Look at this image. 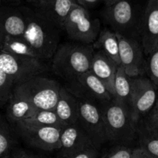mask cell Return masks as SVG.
Listing matches in <instances>:
<instances>
[{"label": "cell", "instance_id": "6da1fadb", "mask_svg": "<svg viewBox=\"0 0 158 158\" xmlns=\"http://www.w3.org/2000/svg\"><path fill=\"white\" fill-rule=\"evenodd\" d=\"M27 26L23 37L32 47L40 60L53 57L60 41V29L40 12L26 11Z\"/></svg>", "mask_w": 158, "mask_h": 158}, {"label": "cell", "instance_id": "7a4b0ae2", "mask_svg": "<svg viewBox=\"0 0 158 158\" xmlns=\"http://www.w3.org/2000/svg\"><path fill=\"white\" fill-rule=\"evenodd\" d=\"M98 105L109 142L124 145L132 143L137 134V125L133 121L129 106L114 98Z\"/></svg>", "mask_w": 158, "mask_h": 158}, {"label": "cell", "instance_id": "3957f363", "mask_svg": "<svg viewBox=\"0 0 158 158\" xmlns=\"http://www.w3.org/2000/svg\"><path fill=\"white\" fill-rule=\"evenodd\" d=\"M93 50L90 45L82 44L59 45L53 56L54 73L68 82L74 81L90 70Z\"/></svg>", "mask_w": 158, "mask_h": 158}, {"label": "cell", "instance_id": "277c9868", "mask_svg": "<svg viewBox=\"0 0 158 158\" xmlns=\"http://www.w3.org/2000/svg\"><path fill=\"white\" fill-rule=\"evenodd\" d=\"M60 88L54 79L38 75L16 85L13 92L30 102L38 110H54Z\"/></svg>", "mask_w": 158, "mask_h": 158}, {"label": "cell", "instance_id": "5b68a950", "mask_svg": "<svg viewBox=\"0 0 158 158\" xmlns=\"http://www.w3.org/2000/svg\"><path fill=\"white\" fill-rule=\"evenodd\" d=\"M47 69L44 61L0 50V70L10 77L15 85L40 75Z\"/></svg>", "mask_w": 158, "mask_h": 158}, {"label": "cell", "instance_id": "8992f818", "mask_svg": "<svg viewBox=\"0 0 158 158\" xmlns=\"http://www.w3.org/2000/svg\"><path fill=\"white\" fill-rule=\"evenodd\" d=\"M68 37L79 44H94L101 31L98 19H92L84 8L74 6L64 25Z\"/></svg>", "mask_w": 158, "mask_h": 158}, {"label": "cell", "instance_id": "52a82bcc", "mask_svg": "<svg viewBox=\"0 0 158 158\" xmlns=\"http://www.w3.org/2000/svg\"><path fill=\"white\" fill-rule=\"evenodd\" d=\"M77 123L90 137L94 146L99 149L109 142L101 108L97 102L80 98H77Z\"/></svg>", "mask_w": 158, "mask_h": 158}, {"label": "cell", "instance_id": "ba28073f", "mask_svg": "<svg viewBox=\"0 0 158 158\" xmlns=\"http://www.w3.org/2000/svg\"><path fill=\"white\" fill-rule=\"evenodd\" d=\"M13 127L23 140L33 148L45 151L60 149L62 129L36 125L24 121L17 123Z\"/></svg>", "mask_w": 158, "mask_h": 158}, {"label": "cell", "instance_id": "9c48e42d", "mask_svg": "<svg viewBox=\"0 0 158 158\" xmlns=\"http://www.w3.org/2000/svg\"><path fill=\"white\" fill-rule=\"evenodd\" d=\"M156 102V86L151 80L143 76L131 77L130 109L135 123L150 112Z\"/></svg>", "mask_w": 158, "mask_h": 158}, {"label": "cell", "instance_id": "30bf717a", "mask_svg": "<svg viewBox=\"0 0 158 158\" xmlns=\"http://www.w3.org/2000/svg\"><path fill=\"white\" fill-rule=\"evenodd\" d=\"M119 48L120 65L130 77L142 76L146 72L143 49L134 38L116 33Z\"/></svg>", "mask_w": 158, "mask_h": 158}, {"label": "cell", "instance_id": "8fae6325", "mask_svg": "<svg viewBox=\"0 0 158 158\" xmlns=\"http://www.w3.org/2000/svg\"><path fill=\"white\" fill-rule=\"evenodd\" d=\"M68 89L77 98L97 103L109 101L113 98L106 85L91 71L68 82Z\"/></svg>", "mask_w": 158, "mask_h": 158}, {"label": "cell", "instance_id": "7c38bea8", "mask_svg": "<svg viewBox=\"0 0 158 158\" xmlns=\"http://www.w3.org/2000/svg\"><path fill=\"white\" fill-rule=\"evenodd\" d=\"M106 13V19L112 30L123 36L133 38L136 27V17L130 2L127 0H119L109 6Z\"/></svg>", "mask_w": 158, "mask_h": 158}, {"label": "cell", "instance_id": "4fadbf2b", "mask_svg": "<svg viewBox=\"0 0 158 158\" xmlns=\"http://www.w3.org/2000/svg\"><path fill=\"white\" fill-rule=\"evenodd\" d=\"M91 146H94L93 143L77 123L66 126L62 129L60 134L59 158H67Z\"/></svg>", "mask_w": 158, "mask_h": 158}, {"label": "cell", "instance_id": "5bb4252c", "mask_svg": "<svg viewBox=\"0 0 158 158\" xmlns=\"http://www.w3.org/2000/svg\"><path fill=\"white\" fill-rule=\"evenodd\" d=\"M141 45L148 55L158 44V0H150L139 27Z\"/></svg>", "mask_w": 158, "mask_h": 158}, {"label": "cell", "instance_id": "9a60e30c", "mask_svg": "<svg viewBox=\"0 0 158 158\" xmlns=\"http://www.w3.org/2000/svg\"><path fill=\"white\" fill-rule=\"evenodd\" d=\"M26 11L0 6V40L7 36H22L26 30Z\"/></svg>", "mask_w": 158, "mask_h": 158}, {"label": "cell", "instance_id": "2e32d148", "mask_svg": "<svg viewBox=\"0 0 158 158\" xmlns=\"http://www.w3.org/2000/svg\"><path fill=\"white\" fill-rule=\"evenodd\" d=\"M119 65L113 60L103 54L102 51L94 53L91 63L90 70L102 82L106 85L108 91L114 97V82L115 73Z\"/></svg>", "mask_w": 158, "mask_h": 158}, {"label": "cell", "instance_id": "e0dca14e", "mask_svg": "<svg viewBox=\"0 0 158 158\" xmlns=\"http://www.w3.org/2000/svg\"><path fill=\"white\" fill-rule=\"evenodd\" d=\"M54 111L64 127L74 124L77 122V98L68 88H60Z\"/></svg>", "mask_w": 158, "mask_h": 158}, {"label": "cell", "instance_id": "ac0fdd59", "mask_svg": "<svg viewBox=\"0 0 158 158\" xmlns=\"http://www.w3.org/2000/svg\"><path fill=\"white\" fill-rule=\"evenodd\" d=\"M38 111L30 102L13 92L7 103L6 117L10 125L31 118Z\"/></svg>", "mask_w": 158, "mask_h": 158}, {"label": "cell", "instance_id": "d6986e66", "mask_svg": "<svg viewBox=\"0 0 158 158\" xmlns=\"http://www.w3.org/2000/svg\"><path fill=\"white\" fill-rule=\"evenodd\" d=\"M42 5L40 13L60 30H64L65 20L75 6L72 0H51L43 2Z\"/></svg>", "mask_w": 158, "mask_h": 158}, {"label": "cell", "instance_id": "ffe728a7", "mask_svg": "<svg viewBox=\"0 0 158 158\" xmlns=\"http://www.w3.org/2000/svg\"><path fill=\"white\" fill-rule=\"evenodd\" d=\"M92 48L98 51H102L117 64L120 65L118 40L115 31L108 28L102 30L97 40L94 42Z\"/></svg>", "mask_w": 158, "mask_h": 158}, {"label": "cell", "instance_id": "44dd1931", "mask_svg": "<svg viewBox=\"0 0 158 158\" xmlns=\"http://www.w3.org/2000/svg\"><path fill=\"white\" fill-rule=\"evenodd\" d=\"M114 98L130 108L131 94V77L126 73L121 65L118 66L114 82Z\"/></svg>", "mask_w": 158, "mask_h": 158}, {"label": "cell", "instance_id": "7402d4cb", "mask_svg": "<svg viewBox=\"0 0 158 158\" xmlns=\"http://www.w3.org/2000/svg\"><path fill=\"white\" fill-rule=\"evenodd\" d=\"M1 50L18 55L27 56V57L39 59L34 50L23 37V36L6 37L2 42Z\"/></svg>", "mask_w": 158, "mask_h": 158}, {"label": "cell", "instance_id": "603a6c76", "mask_svg": "<svg viewBox=\"0 0 158 158\" xmlns=\"http://www.w3.org/2000/svg\"><path fill=\"white\" fill-rule=\"evenodd\" d=\"M16 140L6 117L0 114V158H7L15 150Z\"/></svg>", "mask_w": 158, "mask_h": 158}, {"label": "cell", "instance_id": "cb8c5ba5", "mask_svg": "<svg viewBox=\"0 0 158 158\" xmlns=\"http://www.w3.org/2000/svg\"><path fill=\"white\" fill-rule=\"evenodd\" d=\"M139 148L148 153L152 158H158V136L149 131L145 127L137 128Z\"/></svg>", "mask_w": 158, "mask_h": 158}, {"label": "cell", "instance_id": "d4e9b609", "mask_svg": "<svg viewBox=\"0 0 158 158\" xmlns=\"http://www.w3.org/2000/svg\"><path fill=\"white\" fill-rule=\"evenodd\" d=\"M23 121L36 125L58 127L60 129L64 127L54 110H38L31 118Z\"/></svg>", "mask_w": 158, "mask_h": 158}, {"label": "cell", "instance_id": "484cf974", "mask_svg": "<svg viewBox=\"0 0 158 158\" xmlns=\"http://www.w3.org/2000/svg\"><path fill=\"white\" fill-rule=\"evenodd\" d=\"M15 87L16 85L10 77L0 70V108L7 105Z\"/></svg>", "mask_w": 158, "mask_h": 158}, {"label": "cell", "instance_id": "4316f807", "mask_svg": "<svg viewBox=\"0 0 158 158\" xmlns=\"http://www.w3.org/2000/svg\"><path fill=\"white\" fill-rule=\"evenodd\" d=\"M146 60V72L156 87L158 86V44L148 54Z\"/></svg>", "mask_w": 158, "mask_h": 158}, {"label": "cell", "instance_id": "83f0119b", "mask_svg": "<svg viewBox=\"0 0 158 158\" xmlns=\"http://www.w3.org/2000/svg\"><path fill=\"white\" fill-rule=\"evenodd\" d=\"M133 149L130 145L116 144L102 155L101 158H131Z\"/></svg>", "mask_w": 158, "mask_h": 158}, {"label": "cell", "instance_id": "f1b7e54d", "mask_svg": "<svg viewBox=\"0 0 158 158\" xmlns=\"http://www.w3.org/2000/svg\"><path fill=\"white\" fill-rule=\"evenodd\" d=\"M67 158H101V154L99 153V149L95 147V146H91Z\"/></svg>", "mask_w": 158, "mask_h": 158}, {"label": "cell", "instance_id": "f546056e", "mask_svg": "<svg viewBox=\"0 0 158 158\" xmlns=\"http://www.w3.org/2000/svg\"><path fill=\"white\" fill-rule=\"evenodd\" d=\"M145 127L149 131L158 136V109L155 106L147 118Z\"/></svg>", "mask_w": 158, "mask_h": 158}, {"label": "cell", "instance_id": "4dcf8cb0", "mask_svg": "<svg viewBox=\"0 0 158 158\" xmlns=\"http://www.w3.org/2000/svg\"><path fill=\"white\" fill-rule=\"evenodd\" d=\"M7 158H44L40 156L34 154V153H29L23 150H16L15 149L11 154Z\"/></svg>", "mask_w": 158, "mask_h": 158}, {"label": "cell", "instance_id": "1f68e13d", "mask_svg": "<svg viewBox=\"0 0 158 158\" xmlns=\"http://www.w3.org/2000/svg\"><path fill=\"white\" fill-rule=\"evenodd\" d=\"M131 158H152L147 153L139 147L133 149Z\"/></svg>", "mask_w": 158, "mask_h": 158}, {"label": "cell", "instance_id": "d6a6232c", "mask_svg": "<svg viewBox=\"0 0 158 158\" xmlns=\"http://www.w3.org/2000/svg\"><path fill=\"white\" fill-rule=\"evenodd\" d=\"M98 0H81L83 4H94L97 2Z\"/></svg>", "mask_w": 158, "mask_h": 158}, {"label": "cell", "instance_id": "836d02e7", "mask_svg": "<svg viewBox=\"0 0 158 158\" xmlns=\"http://www.w3.org/2000/svg\"><path fill=\"white\" fill-rule=\"evenodd\" d=\"M106 3H107L108 6H112L113 5L114 3H115V2H117L118 1H119V0H106Z\"/></svg>", "mask_w": 158, "mask_h": 158}, {"label": "cell", "instance_id": "e575fe53", "mask_svg": "<svg viewBox=\"0 0 158 158\" xmlns=\"http://www.w3.org/2000/svg\"><path fill=\"white\" fill-rule=\"evenodd\" d=\"M155 107L156 108V109H158V100L157 101H156V104H155Z\"/></svg>", "mask_w": 158, "mask_h": 158}, {"label": "cell", "instance_id": "d590c367", "mask_svg": "<svg viewBox=\"0 0 158 158\" xmlns=\"http://www.w3.org/2000/svg\"><path fill=\"white\" fill-rule=\"evenodd\" d=\"M2 49V41L0 40V50Z\"/></svg>", "mask_w": 158, "mask_h": 158}, {"label": "cell", "instance_id": "8d00e7d4", "mask_svg": "<svg viewBox=\"0 0 158 158\" xmlns=\"http://www.w3.org/2000/svg\"><path fill=\"white\" fill-rule=\"evenodd\" d=\"M1 1H2V0H0V3H1Z\"/></svg>", "mask_w": 158, "mask_h": 158}]
</instances>
